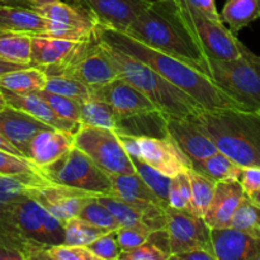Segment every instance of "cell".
<instances>
[{
    "label": "cell",
    "instance_id": "cell-48",
    "mask_svg": "<svg viewBox=\"0 0 260 260\" xmlns=\"http://www.w3.org/2000/svg\"><path fill=\"white\" fill-rule=\"evenodd\" d=\"M25 66L29 65H19V63H14V62H9V61L4 60V58L0 57V76L4 75V74L10 73V71L18 70V69L25 68Z\"/></svg>",
    "mask_w": 260,
    "mask_h": 260
},
{
    "label": "cell",
    "instance_id": "cell-21",
    "mask_svg": "<svg viewBox=\"0 0 260 260\" xmlns=\"http://www.w3.org/2000/svg\"><path fill=\"white\" fill-rule=\"evenodd\" d=\"M46 128L51 127L17 108L7 106L0 111V134L24 156L33 136Z\"/></svg>",
    "mask_w": 260,
    "mask_h": 260
},
{
    "label": "cell",
    "instance_id": "cell-2",
    "mask_svg": "<svg viewBox=\"0 0 260 260\" xmlns=\"http://www.w3.org/2000/svg\"><path fill=\"white\" fill-rule=\"evenodd\" d=\"M124 32L211 76L210 60L190 29L178 0L149 3Z\"/></svg>",
    "mask_w": 260,
    "mask_h": 260
},
{
    "label": "cell",
    "instance_id": "cell-16",
    "mask_svg": "<svg viewBox=\"0 0 260 260\" xmlns=\"http://www.w3.org/2000/svg\"><path fill=\"white\" fill-rule=\"evenodd\" d=\"M165 129L190 161L202 160L218 151L213 140L194 117H165Z\"/></svg>",
    "mask_w": 260,
    "mask_h": 260
},
{
    "label": "cell",
    "instance_id": "cell-6",
    "mask_svg": "<svg viewBox=\"0 0 260 260\" xmlns=\"http://www.w3.org/2000/svg\"><path fill=\"white\" fill-rule=\"evenodd\" d=\"M47 75H63L76 79L90 88L121 78L118 68L109 56L106 45L95 36L80 41L65 62L45 71Z\"/></svg>",
    "mask_w": 260,
    "mask_h": 260
},
{
    "label": "cell",
    "instance_id": "cell-26",
    "mask_svg": "<svg viewBox=\"0 0 260 260\" xmlns=\"http://www.w3.org/2000/svg\"><path fill=\"white\" fill-rule=\"evenodd\" d=\"M80 123L84 126L111 129L121 134L122 119L108 103L91 96L81 103Z\"/></svg>",
    "mask_w": 260,
    "mask_h": 260
},
{
    "label": "cell",
    "instance_id": "cell-36",
    "mask_svg": "<svg viewBox=\"0 0 260 260\" xmlns=\"http://www.w3.org/2000/svg\"><path fill=\"white\" fill-rule=\"evenodd\" d=\"M99 198V197H98ZM98 198L89 202L85 207L81 210L78 217L88 221L91 225H95L98 228L104 229L107 231H116L121 228L118 221L113 216V213L106 207L102 202H99Z\"/></svg>",
    "mask_w": 260,
    "mask_h": 260
},
{
    "label": "cell",
    "instance_id": "cell-33",
    "mask_svg": "<svg viewBox=\"0 0 260 260\" xmlns=\"http://www.w3.org/2000/svg\"><path fill=\"white\" fill-rule=\"evenodd\" d=\"M230 226L244 233L260 238V205L245 194L231 218Z\"/></svg>",
    "mask_w": 260,
    "mask_h": 260
},
{
    "label": "cell",
    "instance_id": "cell-32",
    "mask_svg": "<svg viewBox=\"0 0 260 260\" xmlns=\"http://www.w3.org/2000/svg\"><path fill=\"white\" fill-rule=\"evenodd\" d=\"M132 162H134L135 170L137 174L144 179V182L154 190L155 194L160 198L162 203L167 207H169V185L172 178L167 177L161 172L152 168L151 165L147 164L146 161L136 155H129Z\"/></svg>",
    "mask_w": 260,
    "mask_h": 260
},
{
    "label": "cell",
    "instance_id": "cell-12",
    "mask_svg": "<svg viewBox=\"0 0 260 260\" xmlns=\"http://www.w3.org/2000/svg\"><path fill=\"white\" fill-rule=\"evenodd\" d=\"M38 13L47 19L51 37L65 38L71 41H83L90 38L98 32V25L93 18L70 2H56L36 8Z\"/></svg>",
    "mask_w": 260,
    "mask_h": 260
},
{
    "label": "cell",
    "instance_id": "cell-27",
    "mask_svg": "<svg viewBox=\"0 0 260 260\" xmlns=\"http://www.w3.org/2000/svg\"><path fill=\"white\" fill-rule=\"evenodd\" d=\"M47 74L36 66H25L0 76V89L13 93H36L46 88Z\"/></svg>",
    "mask_w": 260,
    "mask_h": 260
},
{
    "label": "cell",
    "instance_id": "cell-3",
    "mask_svg": "<svg viewBox=\"0 0 260 260\" xmlns=\"http://www.w3.org/2000/svg\"><path fill=\"white\" fill-rule=\"evenodd\" d=\"M218 151L240 167H260V112L246 109H203L194 117Z\"/></svg>",
    "mask_w": 260,
    "mask_h": 260
},
{
    "label": "cell",
    "instance_id": "cell-14",
    "mask_svg": "<svg viewBox=\"0 0 260 260\" xmlns=\"http://www.w3.org/2000/svg\"><path fill=\"white\" fill-rule=\"evenodd\" d=\"M85 10L98 27L127 30L149 5L146 0H68Z\"/></svg>",
    "mask_w": 260,
    "mask_h": 260
},
{
    "label": "cell",
    "instance_id": "cell-43",
    "mask_svg": "<svg viewBox=\"0 0 260 260\" xmlns=\"http://www.w3.org/2000/svg\"><path fill=\"white\" fill-rule=\"evenodd\" d=\"M151 234V231L145 230V229L121 226L118 230H116V239L121 251H126L146 243Z\"/></svg>",
    "mask_w": 260,
    "mask_h": 260
},
{
    "label": "cell",
    "instance_id": "cell-9",
    "mask_svg": "<svg viewBox=\"0 0 260 260\" xmlns=\"http://www.w3.org/2000/svg\"><path fill=\"white\" fill-rule=\"evenodd\" d=\"M118 135L128 155L141 157L167 177L173 178L192 168V161L168 134L162 137L150 135Z\"/></svg>",
    "mask_w": 260,
    "mask_h": 260
},
{
    "label": "cell",
    "instance_id": "cell-46",
    "mask_svg": "<svg viewBox=\"0 0 260 260\" xmlns=\"http://www.w3.org/2000/svg\"><path fill=\"white\" fill-rule=\"evenodd\" d=\"M172 259L177 260H217L216 259L215 253L212 249H206V248H198L193 249V250L184 251V253L177 254L173 255Z\"/></svg>",
    "mask_w": 260,
    "mask_h": 260
},
{
    "label": "cell",
    "instance_id": "cell-51",
    "mask_svg": "<svg viewBox=\"0 0 260 260\" xmlns=\"http://www.w3.org/2000/svg\"><path fill=\"white\" fill-rule=\"evenodd\" d=\"M251 198H253V200L255 201L256 203H259V205H260V190H259L258 193H255V194H254V196H251Z\"/></svg>",
    "mask_w": 260,
    "mask_h": 260
},
{
    "label": "cell",
    "instance_id": "cell-17",
    "mask_svg": "<svg viewBox=\"0 0 260 260\" xmlns=\"http://www.w3.org/2000/svg\"><path fill=\"white\" fill-rule=\"evenodd\" d=\"M211 243L217 260H260V238L234 229H211Z\"/></svg>",
    "mask_w": 260,
    "mask_h": 260
},
{
    "label": "cell",
    "instance_id": "cell-19",
    "mask_svg": "<svg viewBox=\"0 0 260 260\" xmlns=\"http://www.w3.org/2000/svg\"><path fill=\"white\" fill-rule=\"evenodd\" d=\"M2 91L8 106L35 117L36 119L43 122L52 128L75 135L81 127V123H79V122L69 121V119L58 116L51 108L50 104L37 93H13V91L5 90V89H2Z\"/></svg>",
    "mask_w": 260,
    "mask_h": 260
},
{
    "label": "cell",
    "instance_id": "cell-8",
    "mask_svg": "<svg viewBox=\"0 0 260 260\" xmlns=\"http://www.w3.org/2000/svg\"><path fill=\"white\" fill-rule=\"evenodd\" d=\"M74 146L85 152L109 175L136 173L134 162L117 132L81 124L74 135Z\"/></svg>",
    "mask_w": 260,
    "mask_h": 260
},
{
    "label": "cell",
    "instance_id": "cell-47",
    "mask_svg": "<svg viewBox=\"0 0 260 260\" xmlns=\"http://www.w3.org/2000/svg\"><path fill=\"white\" fill-rule=\"evenodd\" d=\"M56 2V0H0V4L5 5H15V7H24L36 9L41 5L48 4V3Z\"/></svg>",
    "mask_w": 260,
    "mask_h": 260
},
{
    "label": "cell",
    "instance_id": "cell-29",
    "mask_svg": "<svg viewBox=\"0 0 260 260\" xmlns=\"http://www.w3.org/2000/svg\"><path fill=\"white\" fill-rule=\"evenodd\" d=\"M221 17L233 33L240 32L260 18V0H226Z\"/></svg>",
    "mask_w": 260,
    "mask_h": 260
},
{
    "label": "cell",
    "instance_id": "cell-49",
    "mask_svg": "<svg viewBox=\"0 0 260 260\" xmlns=\"http://www.w3.org/2000/svg\"><path fill=\"white\" fill-rule=\"evenodd\" d=\"M0 150H3V151L10 152V154L18 155V156H24V155H23L22 152H20L19 150H18L17 147L14 146V145H12L9 141H8V140L5 139V137L3 136L2 134H0ZM27 159H28V157H27Z\"/></svg>",
    "mask_w": 260,
    "mask_h": 260
},
{
    "label": "cell",
    "instance_id": "cell-15",
    "mask_svg": "<svg viewBox=\"0 0 260 260\" xmlns=\"http://www.w3.org/2000/svg\"><path fill=\"white\" fill-rule=\"evenodd\" d=\"M99 196L101 194L79 188L51 183L35 190L32 198L38 201L51 215L65 223L70 218L78 217L81 210Z\"/></svg>",
    "mask_w": 260,
    "mask_h": 260
},
{
    "label": "cell",
    "instance_id": "cell-35",
    "mask_svg": "<svg viewBox=\"0 0 260 260\" xmlns=\"http://www.w3.org/2000/svg\"><path fill=\"white\" fill-rule=\"evenodd\" d=\"M45 89L51 91V93L60 94V95L75 99L80 103L91 98L90 86L85 85V84L76 80V79L63 75H47Z\"/></svg>",
    "mask_w": 260,
    "mask_h": 260
},
{
    "label": "cell",
    "instance_id": "cell-50",
    "mask_svg": "<svg viewBox=\"0 0 260 260\" xmlns=\"http://www.w3.org/2000/svg\"><path fill=\"white\" fill-rule=\"evenodd\" d=\"M7 106H8V104H7V101H5L4 95H3L2 89H0V111H2V109H4L5 107H7Z\"/></svg>",
    "mask_w": 260,
    "mask_h": 260
},
{
    "label": "cell",
    "instance_id": "cell-28",
    "mask_svg": "<svg viewBox=\"0 0 260 260\" xmlns=\"http://www.w3.org/2000/svg\"><path fill=\"white\" fill-rule=\"evenodd\" d=\"M192 168L215 180L216 183L239 180L243 172V167L221 151L215 152L202 160H194L192 161Z\"/></svg>",
    "mask_w": 260,
    "mask_h": 260
},
{
    "label": "cell",
    "instance_id": "cell-45",
    "mask_svg": "<svg viewBox=\"0 0 260 260\" xmlns=\"http://www.w3.org/2000/svg\"><path fill=\"white\" fill-rule=\"evenodd\" d=\"M184 2L187 3L190 8L197 10L198 13L205 15L208 19L215 20V22L218 23H223L221 13L218 12L217 7H216L215 0H184Z\"/></svg>",
    "mask_w": 260,
    "mask_h": 260
},
{
    "label": "cell",
    "instance_id": "cell-44",
    "mask_svg": "<svg viewBox=\"0 0 260 260\" xmlns=\"http://www.w3.org/2000/svg\"><path fill=\"white\" fill-rule=\"evenodd\" d=\"M239 182L243 185L246 196L251 197L260 190V167H245L243 168Z\"/></svg>",
    "mask_w": 260,
    "mask_h": 260
},
{
    "label": "cell",
    "instance_id": "cell-7",
    "mask_svg": "<svg viewBox=\"0 0 260 260\" xmlns=\"http://www.w3.org/2000/svg\"><path fill=\"white\" fill-rule=\"evenodd\" d=\"M41 172L57 184L79 188L101 196H111L113 193L111 175L101 169L85 152L76 146Z\"/></svg>",
    "mask_w": 260,
    "mask_h": 260
},
{
    "label": "cell",
    "instance_id": "cell-37",
    "mask_svg": "<svg viewBox=\"0 0 260 260\" xmlns=\"http://www.w3.org/2000/svg\"><path fill=\"white\" fill-rule=\"evenodd\" d=\"M36 93L40 96H42L58 116L65 119H69V121L79 122L80 123V102L68 98V96L60 95V94L51 93V91L46 90V89L36 91Z\"/></svg>",
    "mask_w": 260,
    "mask_h": 260
},
{
    "label": "cell",
    "instance_id": "cell-31",
    "mask_svg": "<svg viewBox=\"0 0 260 260\" xmlns=\"http://www.w3.org/2000/svg\"><path fill=\"white\" fill-rule=\"evenodd\" d=\"M188 175H189L190 184H192V197H190L188 211L192 212L193 215L203 217L205 213L207 212L213 194H215L217 183L211 178L206 177L202 173L194 170L193 168L188 169Z\"/></svg>",
    "mask_w": 260,
    "mask_h": 260
},
{
    "label": "cell",
    "instance_id": "cell-39",
    "mask_svg": "<svg viewBox=\"0 0 260 260\" xmlns=\"http://www.w3.org/2000/svg\"><path fill=\"white\" fill-rule=\"evenodd\" d=\"M42 173L29 159L0 150V175H19Z\"/></svg>",
    "mask_w": 260,
    "mask_h": 260
},
{
    "label": "cell",
    "instance_id": "cell-24",
    "mask_svg": "<svg viewBox=\"0 0 260 260\" xmlns=\"http://www.w3.org/2000/svg\"><path fill=\"white\" fill-rule=\"evenodd\" d=\"M0 30L28 35H48L50 25L47 19L37 10L0 4Z\"/></svg>",
    "mask_w": 260,
    "mask_h": 260
},
{
    "label": "cell",
    "instance_id": "cell-5",
    "mask_svg": "<svg viewBox=\"0 0 260 260\" xmlns=\"http://www.w3.org/2000/svg\"><path fill=\"white\" fill-rule=\"evenodd\" d=\"M235 60L210 58L211 79L243 109L260 112V55L240 43Z\"/></svg>",
    "mask_w": 260,
    "mask_h": 260
},
{
    "label": "cell",
    "instance_id": "cell-20",
    "mask_svg": "<svg viewBox=\"0 0 260 260\" xmlns=\"http://www.w3.org/2000/svg\"><path fill=\"white\" fill-rule=\"evenodd\" d=\"M73 147L74 135L51 127L33 136L25 156L42 170L61 159Z\"/></svg>",
    "mask_w": 260,
    "mask_h": 260
},
{
    "label": "cell",
    "instance_id": "cell-30",
    "mask_svg": "<svg viewBox=\"0 0 260 260\" xmlns=\"http://www.w3.org/2000/svg\"><path fill=\"white\" fill-rule=\"evenodd\" d=\"M32 35L0 30V57L19 65H30Z\"/></svg>",
    "mask_w": 260,
    "mask_h": 260
},
{
    "label": "cell",
    "instance_id": "cell-10",
    "mask_svg": "<svg viewBox=\"0 0 260 260\" xmlns=\"http://www.w3.org/2000/svg\"><path fill=\"white\" fill-rule=\"evenodd\" d=\"M184 18L194 33L198 43L208 60H235L240 57V41L235 37L225 23L211 20L190 8L184 0H178Z\"/></svg>",
    "mask_w": 260,
    "mask_h": 260
},
{
    "label": "cell",
    "instance_id": "cell-22",
    "mask_svg": "<svg viewBox=\"0 0 260 260\" xmlns=\"http://www.w3.org/2000/svg\"><path fill=\"white\" fill-rule=\"evenodd\" d=\"M244 197L245 192L239 180L217 182L212 201L203 216L206 223L211 229L230 226L231 218Z\"/></svg>",
    "mask_w": 260,
    "mask_h": 260
},
{
    "label": "cell",
    "instance_id": "cell-13",
    "mask_svg": "<svg viewBox=\"0 0 260 260\" xmlns=\"http://www.w3.org/2000/svg\"><path fill=\"white\" fill-rule=\"evenodd\" d=\"M91 96L108 103L121 117L122 121L162 114L145 94L122 76L103 85L91 88Z\"/></svg>",
    "mask_w": 260,
    "mask_h": 260
},
{
    "label": "cell",
    "instance_id": "cell-34",
    "mask_svg": "<svg viewBox=\"0 0 260 260\" xmlns=\"http://www.w3.org/2000/svg\"><path fill=\"white\" fill-rule=\"evenodd\" d=\"M108 233L104 229L91 225L80 217L70 218L65 222V241L63 244L76 246H88L94 240Z\"/></svg>",
    "mask_w": 260,
    "mask_h": 260
},
{
    "label": "cell",
    "instance_id": "cell-11",
    "mask_svg": "<svg viewBox=\"0 0 260 260\" xmlns=\"http://www.w3.org/2000/svg\"><path fill=\"white\" fill-rule=\"evenodd\" d=\"M165 231L168 236L170 259L173 255L193 249H212L211 228L206 223L205 218L193 215L189 211L177 210L170 206L165 208Z\"/></svg>",
    "mask_w": 260,
    "mask_h": 260
},
{
    "label": "cell",
    "instance_id": "cell-52",
    "mask_svg": "<svg viewBox=\"0 0 260 260\" xmlns=\"http://www.w3.org/2000/svg\"><path fill=\"white\" fill-rule=\"evenodd\" d=\"M146 2H156V0H146Z\"/></svg>",
    "mask_w": 260,
    "mask_h": 260
},
{
    "label": "cell",
    "instance_id": "cell-1",
    "mask_svg": "<svg viewBox=\"0 0 260 260\" xmlns=\"http://www.w3.org/2000/svg\"><path fill=\"white\" fill-rule=\"evenodd\" d=\"M98 36L106 45L149 65L177 88L192 96L205 109H243V107L225 93L210 75L180 58L150 47L123 30L98 27Z\"/></svg>",
    "mask_w": 260,
    "mask_h": 260
},
{
    "label": "cell",
    "instance_id": "cell-42",
    "mask_svg": "<svg viewBox=\"0 0 260 260\" xmlns=\"http://www.w3.org/2000/svg\"><path fill=\"white\" fill-rule=\"evenodd\" d=\"M121 260H170V254L151 239L131 250L121 251Z\"/></svg>",
    "mask_w": 260,
    "mask_h": 260
},
{
    "label": "cell",
    "instance_id": "cell-40",
    "mask_svg": "<svg viewBox=\"0 0 260 260\" xmlns=\"http://www.w3.org/2000/svg\"><path fill=\"white\" fill-rule=\"evenodd\" d=\"M46 260H98L86 246L58 244L52 245L46 250Z\"/></svg>",
    "mask_w": 260,
    "mask_h": 260
},
{
    "label": "cell",
    "instance_id": "cell-25",
    "mask_svg": "<svg viewBox=\"0 0 260 260\" xmlns=\"http://www.w3.org/2000/svg\"><path fill=\"white\" fill-rule=\"evenodd\" d=\"M55 183L42 173L19 175H0V207L12 205L23 198L32 197L35 190Z\"/></svg>",
    "mask_w": 260,
    "mask_h": 260
},
{
    "label": "cell",
    "instance_id": "cell-4",
    "mask_svg": "<svg viewBox=\"0 0 260 260\" xmlns=\"http://www.w3.org/2000/svg\"><path fill=\"white\" fill-rule=\"evenodd\" d=\"M106 47L122 78L145 94L165 117H196L205 109L192 96L177 88L149 65L111 46L106 45Z\"/></svg>",
    "mask_w": 260,
    "mask_h": 260
},
{
    "label": "cell",
    "instance_id": "cell-18",
    "mask_svg": "<svg viewBox=\"0 0 260 260\" xmlns=\"http://www.w3.org/2000/svg\"><path fill=\"white\" fill-rule=\"evenodd\" d=\"M113 193L111 196L121 198L129 205L140 208L147 215L162 217L167 206L160 201L154 190L144 182L137 173L111 175Z\"/></svg>",
    "mask_w": 260,
    "mask_h": 260
},
{
    "label": "cell",
    "instance_id": "cell-23",
    "mask_svg": "<svg viewBox=\"0 0 260 260\" xmlns=\"http://www.w3.org/2000/svg\"><path fill=\"white\" fill-rule=\"evenodd\" d=\"M80 41L51 37L47 35H32L30 65L43 71L61 65L74 52Z\"/></svg>",
    "mask_w": 260,
    "mask_h": 260
},
{
    "label": "cell",
    "instance_id": "cell-41",
    "mask_svg": "<svg viewBox=\"0 0 260 260\" xmlns=\"http://www.w3.org/2000/svg\"><path fill=\"white\" fill-rule=\"evenodd\" d=\"M86 248L98 260H117L121 255V249L116 239V231H108L89 244Z\"/></svg>",
    "mask_w": 260,
    "mask_h": 260
},
{
    "label": "cell",
    "instance_id": "cell-38",
    "mask_svg": "<svg viewBox=\"0 0 260 260\" xmlns=\"http://www.w3.org/2000/svg\"><path fill=\"white\" fill-rule=\"evenodd\" d=\"M190 197H192V184L187 170L170 179L169 206L177 210L188 211Z\"/></svg>",
    "mask_w": 260,
    "mask_h": 260
}]
</instances>
